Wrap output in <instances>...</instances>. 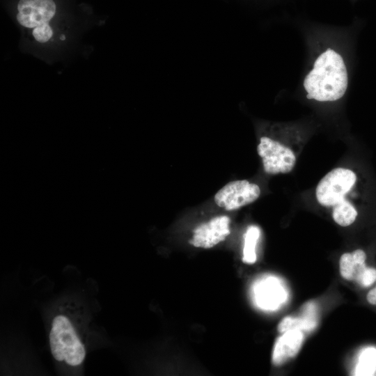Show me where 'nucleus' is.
Returning a JSON list of instances; mask_svg holds the SVG:
<instances>
[{
  "instance_id": "obj_1",
  "label": "nucleus",
  "mask_w": 376,
  "mask_h": 376,
  "mask_svg": "<svg viewBox=\"0 0 376 376\" xmlns=\"http://www.w3.org/2000/svg\"><path fill=\"white\" fill-rule=\"evenodd\" d=\"M75 306L63 305L58 308L49 334L53 358L70 367L80 366L86 355L84 321Z\"/></svg>"
},
{
  "instance_id": "obj_2",
  "label": "nucleus",
  "mask_w": 376,
  "mask_h": 376,
  "mask_svg": "<svg viewBox=\"0 0 376 376\" xmlns=\"http://www.w3.org/2000/svg\"><path fill=\"white\" fill-rule=\"evenodd\" d=\"M348 77L342 56L327 49L315 60L305 77L304 86L308 99L333 102L340 99L347 88Z\"/></svg>"
},
{
  "instance_id": "obj_3",
  "label": "nucleus",
  "mask_w": 376,
  "mask_h": 376,
  "mask_svg": "<svg viewBox=\"0 0 376 376\" xmlns=\"http://www.w3.org/2000/svg\"><path fill=\"white\" fill-rule=\"evenodd\" d=\"M357 181V174L352 170L338 167L327 173L316 187L318 202L322 206L333 207V219L341 226L351 225L357 217V208L345 197Z\"/></svg>"
},
{
  "instance_id": "obj_4",
  "label": "nucleus",
  "mask_w": 376,
  "mask_h": 376,
  "mask_svg": "<svg viewBox=\"0 0 376 376\" xmlns=\"http://www.w3.org/2000/svg\"><path fill=\"white\" fill-rule=\"evenodd\" d=\"M56 10L53 0H19L16 18L21 26L32 29V36L37 42L45 43L53 37L49 22Z\"/></svg>"
},
{
  "instance_id": "obj_5",
  "label": "nucleus",
  "mask_w": 376,
  "mask_h": 376,
  "mask_svg": "<svg viewBox=\"0 0 376 376\" xmlns=\"http://www.w3.org/2000/svg\"><path fill=\"white\" fill-rule=\"evenodd\" d=\"M257 152L265 172L269 175L288 173L296 164L297 153L292 147L267 136L260 138Z\"/></svg>"
},
{
  "instance_id": "obj_6",
  "label": "nucleus",
  "mask_w": 376,
  "mask_h": 376,
  "mask_svg": "<svg viewBox=\"0 0 376 376\" xmlns=\"http://www.w3.org/2000/svg\"><path fill=\"white\" fill-rule=\"evenodd\" d=\"M261 193L260 187L246 180L228 182L214 195L216 205L226 210H238L256 201Z\"/></svg>"
},
{
  "instance_id": "obj_7",
  "label": "nucleus",
  "mask_w": 376,
  "mask_h": 376,
  "mask_svg": "<svg viewBox=\"0 0 376 376\" xmlns=\"http://www.w3.org/2000/svg\"><path fill=\"white\" fill-rule=\"evenodd\" d=\"M230 219L226 215L214 217L194 230L189 243L197 248H212L230 235Z\"/></svg>"
},
{
  "instance_id": "obj_8",
  "label": "nucleus",
  "mask_w": 376,
  "mask_h": 376,
  "mask_svg": "<svg viewBox=\"0 0 376 376\" xmlns=\"http://www.w3.org/2000/svg\"><path fill=\"white\" fill-rule=\"evenodd\" d=\"M252 292L256 304L266 311L277 309L287 298L283 285L274 276L258 279L253 285Z\"/></svg>"
},
{
  "instance_id": "obj_9",
  "label": "nucleus",
  "mask_w": 376,
  "mask_h": 376,
  "mask_svg": "<svg viewBox=\"0 0 376 376\" xmlns=\"http://www.w3.org/2000/svg\"><path fill=\"white\" fill-rule=\"evenodd\" d=\"M304 340L301 330L287 331L279 336L274 344L272 353V363L276 366L285 363L293 358L299 351Z\"/></svg>"
},
{
  "instance_id": "obj_10",
  "label": "nucleus",
  "mask_w": 376,
  "mask_h": 376,
  "mask_svg": "<svg viewBox=\"0 0 376 376\" xmlns=\"http://www.w3.org/2000/svg\"><path fill=\"white\" fill-rule=\"evenodd\" d=\"M366 254L362 249H357L352 253H343L339 261L340 273L342 277L348 281L358 283L366 265Z\"/></svg>"
},
{
  "instance_id": "obj_11",
  "label": "nucleus",
  "mask_w": 376,
  "mask_h": 376,
  "mask_svg": "<svg viewBox=\"0 0 376 376\" xmlns=\"http://www.w3.org/2000/svg\"><path fill=\"white\" fill-rule=\"evenodd\" d=\"M316 325L315 306L313 303L309 302L304 307L301 317H285L279 324L278 331L281 334L292 329L310 331Z\"/></svg>"
},
{
  "instance_id": "obj_12",
  "label": "nucleus",
  "mask_w": 376,
  "mask_h": 376,
  "mask_svg": "<svg viewBox=\"0 0 376 376\" xmlns=\"http://www.w3.org/2000/svg\"><path fill=\"white\" fill-rule=\"evenodd\" d=\"M260 235V228L256 226H250L244 234L242 260L247 264L256 261V248Z\"/></svg>"
},
{
  "instance_id": "obj_13",
  "label": "nucleus",
  "mask_w": 376,
  "mask_h": 376,
  "mask_svg": "<svg viewBox=\"0 0 376 376\" xmlns=\"http://www.w3.org/2000/svg\"><path fill=\"white\" fill-rule=\"evenodd\" d=\"M376 370V349L368 347L362 351L355 371L356 375H372Z\"/></svg>"
},
{
  "instance_id": "obj_14",
  "label": "nucleus",
  "mask_w": 376,
  "mask_h": 376,
  "mask_svg": "<svg viewBox=\"0 0 376 376\" xmlns=\"http://www.w3.org/2000/svg\"><path fill=\"white\" fill-rule=\"evenodd\" d=\"M376 281V269L366 267L358 283L363 287L371 285Z\"/></svg>"
},
{
  "instance_id": "obj_15",
  "label": "nucleus",
  "mask_w": 376,
  "mask_h": 376,
  "mask_svg": "<svg viewBox=\"0 0 376 376\" xmlns=\"http://www.w3.org/2000/svg\"><path fill=\"white\" fill-rule=\"evenodd\" d=\"M366 299L369 304L376 305V286L368 292Z\"/></svg>"
}]
</instances>
